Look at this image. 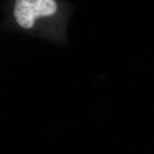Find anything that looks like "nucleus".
Listing matches in <instances>:
<instances>
[{
    "label": "nucleus",
    "mask_w": 154,
    "mask_h": 154,
    "mask_svg": "<svg viewBox=\"0 0 154 154\" xmlns=\"http://www.w3.org/2000/svg\"><path fill=\"white\" fill-rule=\"evenodd\" d=\"M57 9L55 0H15L14 15L17 24L28 29L36 19L51 16Z\"/></svg>",
    "instance_id": "f257e3e1"
}]
</instances>
